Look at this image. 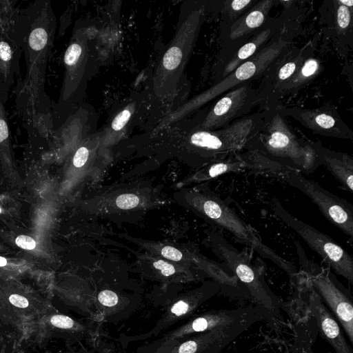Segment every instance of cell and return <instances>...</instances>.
I'll list each match as a JSON object with an SVG mask.
<instances>
[{
  "mask_svg": "<svg viewBox=\"0 0 353 353\" xmlns=\"http://www.w3.org/2000/svg\"><path fill=\"white\" fill-rule=\"evenodd\" d=\"M141 99L139 96L131 97L119 105L109 117L101 134V143L105 145L119 141L130 130L141 111Z\"/></svg>",
  "mask_w": 353,
  "mask_h": 353,
  "instance_id": "22",
  "label": "cell"
},
{
  "mask_svg": "<svg viewBox=\"0 0 353 353\" xmlns=\"http://www.w3.org/2000/svg\"><path fill=\"white\" fill-rule=\"evenodd\" d=\"M160 255L172 261L179 262L184 260L183 253L176 248L171 245H164L159 249Z\"/></svg>",
  "mask_w": 353,
  "mask_h": 353,
  "instance_id": "32",
  "label": "cell"
},
{
  "mask_svg": "<svg viewBox=\"0 0 353 353\" xmlns=\"http://www.w3.org/2000/svg\"><path fill=\"white\" fill-rule=\"evenodd\" d=\"M183 196L186 206L199 216L212 225L228 232L237 241L261 256L271 260L286 272L291 279L296 276V267L264 244L254 230L218 194L203 188L188 190Z\"/></svg>",
  "mask_w": 353,
  "mask_h": 353,
  "instance_id": "3",
  "label": "cell"
},
{
  "mask_svg": "<svg viewBox=\"0 0 353 353\" xmlns=\"http://www.w3.org/2000/svg\"><path fill=\"white\" fill-rule=\"evenodd\" d=\"M56 19L46 1H36L18 16L12 36L24 53L26 74L16 92L18 110L28 120L49 113L45 91L47 63L53 46Z\"/></svg>",
  "mask_w": 353,
  "mask_h": 353,
  "instance_id": "1",
  "label": "cell"
},
{
  "mask_svg": "<svg viewBox=\"0 0 353 353\" xmlns=\"http://www.w3.org/2000/svg\"><path fill=\"white\" fill-rule=\"evenodd\" d=\"M202 112L180 128L176 125L167 129L161 137L163 143L182 152V156L195 168H201L245 150L264 125L263 112H258L227 127L205 130L198 125Z\"/></svg>",
  "mask_w": 353,
  "mask_h": 353,
  "instance_id": "2",
  "label": "cell"
},
{
  "mask_svg": "<svg viewBox=\"0 0 353 353\" xmlns=\"http://www.w3.org/2000/svg\"><path fill=\"white\" fill-rule=\"evenodd\" d=\"M17 245L26 250H32L36 246L35 241L31 237L26 235H20L16 239Z\"/></svg>",
  "mask_w": 353,
  "mask_h": 353,
  "instance_id": "33",
  "label": "cell"
},
{
  "mask_svg": "<svg viewBox=\"0 0 353 353\" xmlns=\"http://www.w3.org/2000/svg\"><path fill=\"white\" fill-rule=\"evenodd\" d=\"M314 50L311 45L304 48L293 46L283 53L263 74L261 85L258 89L261 109L275 105V97L282 85L299 68L304 60Z\"/></svg>",
  "mask_w": 353,
  "mask_h": 353,
  "instance_id": "17",
  "label": "cell"
},
{
  "mask_svg": "<svg viewBox=\"0 0 353 353\" xmlns=\"http://www.w3.org/2000/svg\"><path fill=\"white\" fill-rule=\"evenodd\" d=\"M262 112L263 127L245 150H254L301 173H313L319 166L313 142L298 139L277 107Z\"/></svg>",
  "mask_w": 353,
  "mask_h": 353,
  "instance_id": "4",
  "label": "cell"
},
{
  "mask_svg": "<svg viewBox=\"0 0 353 353\" xmlns=\"http://www.w3.org/2000/svg\"><path fill=\"white\" fill-rule=\"evenodd\" d=\"M260 103L258 89L250 82L242 83L221 95L212 105L203 110L198 125L205 130L227 127L248 116Z\"/></svg>",
  "mask_w": 353,
  "mask_h": 353,
  "instance_id": "12",
  "label": "cell"
},
{
  "mask_svg": "<svg viewBox=\"0 0 353 353\" xmlns=\"http://www.w3.org/2000/svg\"><path fill=\"white\" fill-rule=\"evenodd\" d=\"M97 301L104 307H113L119 303V296L113 291L103 290L97 295Z\"/></svg>",
  "mask_w": 353,
  "mask_h": 353,
  "instance_id": "30",
  "label": "cell"
},
{
  "mask_svg": "<svg viewBox=\"0 0 353 353\" xmlns=\"http://www.w3.org/2000/svg\"><path fill=\"white\" fill-rule=\"evenodd\" d=\"M6 264L7 260L3 257L0 256V267L5 266Z\"/></svg>",
  "mask_w": 353,
  "mask_h": 353,
  "instance_id": "34",
  "label": "cell"
},
{
  "mask_svg": "<svg viewBox=\"0 0 353 353\" xmlns=\"http://www.w3.org/2000/svg\"><path fill=\"white\" fill-rule=\"evenodd\" d=\"M311 290L309 298L310 310L316 319L321 334L336 353H353V350L344 337L338 321L324 305L316 292L312 288Z\"/></svg>",
  "mask_w": 353,
  "mask_h": 353,
  "instance_id": "21",
  "label": "cell"
},
{
  "mask_svg": "<svg viewBox=\"0 0 353 353\" xmlns=\"http://www.w3.org/2000/svg\"><path fill=\"white\" fill-rule=\"evenodd\" d=\"M282 181L306 194L331 223L353 240V206L346 200L323 188L317 182L292 170Z\"/></svg>",
  "mask_w": 353,
  "mask_h": 353,
  "instance_id": "11",
  "label": "cell"
},
{
  "mask_svg": "<svg viewBox=\"0 0 353 353\" xmlns=\"http://www.w3.org/2000/svg\"><path fill=\"white\" fill-rule=\"evenodd\" d=\"M265 316H253L241 321L194 334L174 344L137 353H221L232 341Z\"/></svg>",
  "mask_w": 353,
  "mask_h": 353,
  "instance_id": "14",
  "label": "cell"
},
{
  "mask_svg": "<svg viewBox=\"0 0 353 353\" xmlns=\"http://www.w3.org/2000/svg\"><path fill=\"white\" fill-rule=\"evenodd\" d=\"M283 116H289L314 134L353 141L351 129L342 120L337 109L330 103L316 108L277 106Z\"/></svg>",
  "mask_w": 353,
  "mask_h": 353,
  "instance_id": "16",
  "label": "cell"
},
{
  "mask_svg": "<svg viewBox=\"0 0 353 353\" xmlns=\"http://www.w3.org/2000/svg\"><path fill=\"white\" fill-rule=\"evenodd\" d=\"M243 170H245V163L238 152L203 167L190 178V181L192 182L207 181L223 174Z\"/></svg>",
  "mask_w": 353,
  "mask_h": 353,
  "instance_id": "27",
  "label": "cell"
},
{
  "mask_svg": "<svg viewBox=\"0 0 353 353\" xmlns=\"http://www.w3.org/2000/svg\"><path fill=\"white\" fill-rule=\"evenodd\" d=\"M267 314L269 313L266 310L255 304L231 310L208 311L192 317L169 332L159 334L160 336L139 347L137 351H149L163 347L180 342L194 334L226 326L253 316H266Z\"/></svg>",
  "mask_w": 353,
  "mask_h": 353,
  "instance_id": "9",
  "label": "cell"
},
{
  "mask_svg": "<svg viewBox=\"0 0 353 353\" xmlns=\"http://www.w3.org/2000/svg\"><path fill=\"white\" fill-rule=\"evenodd\" d=\"M37 327L41 330L52 329L70 332H83L87 330L85 325L71 317L63 314L53 313L52 311L44 314L36 321L34 328Z\"/></svg>",
  "mask_w": 353,
  "mask_h": 353,
  "instance_id": "28",
  "label": "cell"
},
{
  "mask_svg": "<svg viewBox=\"0 0 353 353\" xmlns=\"http://www.w3.org/2000/svg\"><path fill=\"white\" fill-rule=\"evenodd\" d=\"M274 213L294 230L336 273L353 283V258L333 239L290 214L276 200Z\"/></svg>",
  "mask_w": 353,
  "mask_h": 353,
  "instance_id": "10",
  "label": "cell"
},
{
  "mask_svg": "<svg viewBox=\"0 0 353 353\" xmlns=\"http://www.w3.org/2000/svg\"><path fill=\"white\" fill-rule=\"evenodd\" d=\"M20 47L7 34L0 36V100L4 104L19 66Z\"/></svg>",
  "mask_w": 353,
  "mask_h": 353,
  "instance_id": "24",
  "label": "cell"
},
{
  "mask_svg": "<svg viewBox=\"0 0 353 353\" xmlns=\"http://www.w3.org/2000/svg\"><path fill=\"white\" fill-rule=\"evenodd\" d=\"M90 50L87 33L77 30L73 34L63 54L65 72L59 101L52 116L61 123L72 113L84 93Z\"/></svg>",
  "mask_w": 353,
  "mask_h": 353,
  "instance_id": "7",
  "label": "cell"
},
{
  "mask_svg": "<svg viewBox=\"0 0 353 353\" xmlns=\"http://www.w3.org/2000/svg\"><path fill=\"white\" fill-rule=\"evenodd\" d=\"M222 290L215 281H208L200 287L182 294L168 305L155 326L146 334L131 336L130 341L149 339L158 336L172 325L192 316L205 301Z\"/></svg>",
  "mask_w": 353,
  "mask_h": 353,
  "instance_id": "15",
  "label": "cell"
},
{
  "mask_svg": "<svg viewBox=\"0 0 353 353\" xmlns=\"http://www.w3.org/2000/svg\"><path fill=\"white\" fill-rule=\"evenodd\" d=\"M274 0H259L247 12L232 24L221 28L219 52L214 65V74L233 56L236 50L259 32L270 17Z\"/></svg>",
  "mask_w": 353,
  "mask_h": 353,
  "instance_id": "13",
  "label": "cell"
},
{
  "mask_svg": "<svg viewBox=\"0 0 353 353\" xmlns=\"http://www.w3.org/2000/svg\"><path fill=\"white\" fill-rule=\"evenodd\" d=\"M259 0L222 1L220 28H225L250 10Z\"/></svg>",
  "mask_w": 353,
  "mask_h": 353,
  "instance_id": "29",
  "label": "cell"
},
{
  "mask_svg": "<svg viewBox=\"0 0 353 353\" xmlns=\"http://www.w3.org/2000/svg\"><path fill=\"white\" fill-rule=\"evenodd\" d=\"M313 54L314 52L310 54L297 71L280 88L275 97L274 103L276 107L279 105L280 99L287 95L296 94L321 73L323 68L321 62Z\"/></svg>",
  "mask_w": 353,
  "mask_h": 353,
  "instance_id": "26",
  "label": "cell"
},
{
  "mask_svg": "<svg viewBox=\"0 0 353 353\" xmlns=\"http://www.w3.org/2000/svg\"><path fill=\"white\" fill-rule=\"evenodd\" d=\"M288 23L281 17H270L263 27L240 47L230 59L214 74V83L265 48Z\"/></svg>",
  "mask_w": 353,
  "mask_h": 353,
  "instance_id": "20",
  "label": "cell"
},
{
  "mask_svg": "<svg viewBox=\"0 0 353 353\" xmlns=\"http://www.w3.org/2000/svg\"><path fill=\"white\" fill-rule=\"evenodd\" d=\"M319 164L323 165L343 187L353 193V157L347 154L331 150L321 143L313 142Z\"/></svg>",
  "mask_w": 353,
  "mask_h": 353,
  "instance_id": "23",
  "label": "cell"
},
{
  "mask_svg": "<svg viewBox=\"0 0 353 353\" xmlns=\"http://www.w3.org/2000/svg\"><path fill=\"white\" fill-rule=\"evenodd\" d=\"M323 34L336 50L345 55L352 49L353 1L327 0L319 9Z\"/></svg>",
  "mask_w": 353,
  "mask_h": 353,
  "instance_id": "18",
  "label": "cell"
},
{
  "mask_svg": "<svg viewBox=\"0 0 353 353\" xmlns=\"http://www.w3.org/2000/svg\"><path fill=\"white\" fill-rule=\"evenodd\" d=\"M204 2L194 6L183 18L174 37L158 61L152 77V89L157 97H167L176 88L203 22Z\"/></svg>",
  "mask_w": 353,
  "mask_h": 353,
  "instance_id": "5",
  "label": "cell"
},
{
  "mask_svg": "<svg viewBox=\"0 0 353 353\" xmlns=\"http://www.w3.org/2000/svg\"><path fill=\"white\" fill-rule=\"evenodd\" d=\"M209 240L213 252L236 276L254 304L263 307L269 314L276 313L279 300L265 281L264 268L260 263L254 265L246 252L236 250L219 234H211Z\"/></svg>",
  "mask_w": 353,
  "mask_h": 353,
  "instance_id": "6",
  "label": "cell"
},
{
  "mask_svg": "<svg viewBox=\"0 0 353 353\" xmlns=\"http://www.w3.org/2000/svg\"><path fill=\"white\" fill-rule=\"evenodd\" d=\"M228 353H232V352H228Z\"/></svg>",
  "mask_w": 353,
  "mask_h": 353,
  "instance_id": "36",
  "label": "cell"
},
{
  "mask_svg": "<svg viewBox=\"0 0 353 353\" xmlns=\"http://www.w3.org/2000/svg\"><path fill=\"white\" fill-rule=\"evenodd\" d=\"M239 155L245 163V170H249L254 174L282 181L289 172L297 170L254 150L241 151L239 152Z\"/></svg>",
  "mask_w": 353,
  "mask_h": 353,
  "instance_id": "25",
  "label": "cell"
},
{
  "mask_svg": "<svg viewBox=\"0 0 353 353\" xmlns=\"http://www.w3.org/2000/svg\"><path fill=\"white\" fill-rule=\"evenodd\" d=\"M296 248L300 265L298 271L325 303L353 344V306L351 299L329 268L308 259L299 244Z\"/></svg>",
  "mask_w": 353,
  "mask_h": 353,
  "instance_id": "8",
  "label": "cell"
},
{
  "mask_svg": "<svg viewBox=\"0 0 353 353\" xmlns=\"http://www.w3.org/2000/svg\"><path fill=\"white\" fill-rule=\"evenodd\" d=\"M1 208H0V212H1Z\"/></svg>",
  "mask_w": 353,
  "mask_h": 353,
  "instance_id": "35",
  "label": "cell"
},
{
  "mask_svg": "<svg viewBox=\"0 0 353 353\" xmlns=\"http://www.w3.org/2000/svg\"><path fill=\"white\" fill-rule=\"evenodd\" d=\"M152 265L164 277H170L176 273L175 265L163 259H158L154 260Z\"/></svg>",
  "mask_w": 353,
  "mask_h": 353,
  "instance_id": "31",
  "label": "cell"
},
{
  "mask_svg": "<svg viewBox=\"0 0 353 353\" xmlns=\"http://www.w3.org/2000/svg\"><path fill=\"white\" fill-rule=\"evenodd\" d=\"M52 310L43 300L28 294L10 293L0 298V320L20 330H31L39 319Z\"/></svg>",
  "mask_w": 353,
  "mask_h": 353,
  "instance_id": "19",
  "label": "cell"
}]
</instances>
